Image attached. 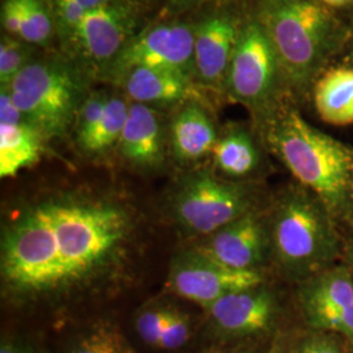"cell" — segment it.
Listing matches in <instances>:
<instances>
[{
	"label": "cell",
	"mask_w": 353,
	"mask_h": 353,
	"mask_svg": "<svg viewBox=\"0 0 353 353\" xmlns=\"http://www.w3.org/2000/svg\"><path fill=\"white\" fill-rule=\"evenodd\" d=\"M270 353H288L279 343L276 344H274V347H272V350H271V352Z\"/></svg>",
	"instance_id": "d590c367"
},
{
	"label": "cell",
	"mask_w": 353,
	"mask_h": 353,
	"mask_svg": "<svg viewBox=\"0 0 353 353\" xmlns=\"http://www.w3.org/2000/svg\"><path fill=\"white\" fill-rule=\"evenodd\" d=\"M214 327L234 338L265 332L276 316V301L270 290L258 285L237 290L217 300L208 307Z\"/></svg>",
	"instance_id": "9a60e30c"
},
{
	"label": "cell",
	"mask_w": 353,
	"mask_h": 353,
	"mask_svg": "<svg viewBox=\"0 0 353 353\" xmlns=\"http://www.w3.org/2000/svg\"><path fill=\"white\" fill-rule=\"evenodd\" d=\"M314 105L319 117L332 126L353 123V68H331L314 83Z\"/></svg>",
	"instance_id": "d6986e66"
},
{
	"label": "cell",
	"mask_w": 353,
	"mask_h": 353,
	"mask_svg": "<svg viewBox=\"0 0 353 353\" xmlns=\"http://www.w3.org/2000/svg\"><path fill=\"white\" fill-rule=\"evenodd\" d=\"M216 0H169L168 7L170 12H185L192 8L214 3Z\"/></svg>",
	"instance_id": "4dcf8cb0"
},
{
	"label": "cell",
	"mask_w": 353,
	"mask_h": 353,
	"mask_svg": "<svg viewBox=\"0 0 353 353\" xmlns=\"http://www.w3.org/2000/svg\"><path fill=\"white\" fill-rule=\"evenodd\" d=\"M92 74L70 55H39L6 87L26 121L45 139L75 126Z\"/></svg>",
	"instance_id": "277c9868"
},
{
	"label": "cell",
	"mask_w": 353,
	"mask_h": 353,
	"mask_svg": "<svg viewBox=\"0 0 353 353\" xmlns=\"http://www.w3.org/2000/svg\"><path fill=\"white\" fill-rule=\"evenodd\" d=\"M268 246L270 233L265 221L255 211H250L210 234L194 250L214 263L249 271L262 265Z\"/></svg>",
	"instance_id": "5bb4252c"
},
{
	"label": "cell",
	"mask_w": 353,
	"mask_h": 353,
	"mask_svg": "<svg viewBox=\"0 0 353 353\" xmlns=\"http://www.w3.org/2000/svg\"><path fill=\"white\" fill-rule=\"evenodd\" d=\"M126 97L145 105H169L196 99V81L192 76L170 68H135L119 83Z\"/></svg>",
	"instance_id": "e0dca14e"
},
{
	"label": "cell",
	"mask_w": 353,
	"mask_h": 353,
	"mask_svg": "<svg viewBox=\"0 0 353 353\" xmlns=\"http://www.w3.org/2000/svg\"><path fill=\"white\" fill-rule=\"evenodd\" d=\"M71 353H134L125 336L110 325H97L83 334Z\"/></svg>",
	"instance_id": "d4e9b609"
},
{
	"label": "cell",
	"mask_w": 353,
	"mask_h": 353,
	"mask_svg": "<svg viewBox=\"0 0 353 353\" xmlns=\"http://www.w3.org/2000/svg\"><path fill=\"white\" fill-rule=\"evenodd\" d=\"M169 135L173 154L182 164L196 163L212 154L219 139L211 117L196 100L185 102L178 110Z\"/></svg>",
	"instance_id": "ac0fdd59"
},
{
	"label": "cell",
	"mask_w": 353,
	"mask_h": 353,
	"mask_svg": "<svg viewBox=\"0 0 353 353\" xmlns=\"http://www.w3.org/2000/svg\"><path fill=\"white\" fill-rule=\"evenodd\" d=\"M110 93L105 90L90 92L80 108L75 122L76 141L81 150L99 126Z\"/></svg>",
	"instance_id": "484cf974"
},
{
	"label": "cell",
	"mask_w": 353,
	"mask_h": 353,
	"mask_svg": "<svg viewBox=\"0 0 353 353\" xmlns=\"http://www.w3.org/2000/svg\"><path fill=\"white\" fill-rule=\"evenodd\" d=\"M265 140L293 176L327 207L334 219L353 217V150L292 108L265 115Z\"/></svg>",
	"instance_id": "6da1fadb"
},
{
	"label": "cell",
	"mask_w": 353,
	"mask_h": 353,
	"mask_svg": "<svg viewBox=\"0 0 353 353\" xmlns=\"http://www.w3.org/2000/svg\"><path fill=\"white\" fill-rule=\"evenodd\" d=\"M299 303L314 331L341 335L353 345V271L348 265H334L300 283Z\"/></svg>",
	"instance_id": "8fae6325"
},
{
	"label": "cell",
	"mask_w": 353,
	"mask_h": 353,
	"mask_svg": "<svg viewBox=\"0 0 353 353\" xmlns=\"http://www.w3.org/2000/svg\"><path fill=\"white\" fill-rule=\"evenodd\" d=\"M1 275L16 292L43 293L64 285L58 241L48 203L28 211L4 233Z\"/></svg>",
	"instance_id": "8992f818"
},
{
	"label": "cell",
	"mask_w": 353,
	"mask_h": 353,
	"mask_svg": "<svg viewBox=\"0 0 353 353\" xmlns=\"http://www.w3.org/2000/svg\"><path fill=\"white\" fill-rule=\"evenodd\" d=\"M316 1L325 4L326 7H331V8H343V7H348L353 4V0H316Z\"/></svg>",
	"instance_id": "e575fe53"
},
{
	"label": "cell",
	"mask_w": 353,
	"mask_h": 353,
	"mask_svg": "<svg viewBox=\"0 0 353 353\" xmlns=\"http://www.w3.org/2000/svg\"><path fill=\"white\" fill-rule=\"evenodd\" d=\"M284 83L278 55L261 24L243 21L228 70L225 92L261 115L274 110L280 84Z\"/></svg>",
	"instance_id": "52a82bcc"
},
{
	"label": "cell",
	"mask_w": 353,
	"mask_h": 353,
	"mask_svg": "<svg viewBox=\"0 0 353 353\" xmlns=\"http://www.w3.org/2000/svg\"><path fill=\"white\" fill-rule=\"evenodd\" d=\"M21 8L23 28L20 38L37 48H48L57 33L49 1L21 0Z\"/></svg>",
	"instance_id": "603a6c76"
},
{
	"label": "cell",
	"mask_w": 353,
	"mask_h": 353,
	"mask_svg": "<svg viewBox=\"0 0 353 353\" xmlns=\"http://www.w3.org/2000/svg\"><path fill=\"white\" fill-rule=\"evenodd\" d=\"M296 353H347L338 335L323 331L309 334Z\"/></svg>",
	"instance_id": "f1b7e54d"
},
{
	"label": "cell",
	"mask_w": 353,
	"mask_h": 353,
	"mask_svg": "<svg viewBox=\"0 0 353 353\" xmlns=\"http://www.w3.org/2000/svg\"><path fill=\"white\" fill-rule=\"evenodd\" d=\"M119 151L127 161L141 169H154L165 157V127L160 112L151 105L130 101Z\"/></svg>",
	"instance_id": "2e32d148"
},
{
	"label": "cell",
	"mask_w": 353,
	"mask_h": 353,
	"mask_svg": "<svg viewBox=\"0 0 353 353\" xmlns=\"http://www.w3.org/2000/svg\"><path fill=\"white\" fill-rule=\"evenodd\" d=\"M190 339L189 319L183 314L173 310L170 321L165 328L164 335L160 341L159 348L176 350L186 344Z\"/></svg>",
	"instance_id": "83f0119b"
},
{
	"label": "cell",
	"mask_w": 353,
	"mask_h": 353,
	"mask_svg": "<svg viewBox=\"0 0 353 353\" xmlns=\"http://www.w3.org/2000/svg\"><path fill=\"white\" fill-rule=\"evenodd\" d=\"M75 1L79 3L84 10L92 11V10L100 8V7H103L106 4H110V3H114V1H118V0H75Z\"/></svg>",
	"instance_id": "1f68e13d"
},
{
	"label": "cell",
	"mask_w": 353,
	"mask_h": 353,
	"mask_svg": "<svg viewBox=\"0 0 353 353\" xmlns=\"http://www.w3.org/2000/svg\"><path fill=\"white\" fill-rule=\"evenodd\" d=\"M173 309H148L143 312L137 318V331L141 341L152 347H157L164 335L165 328L168 326Z\"/></svg>",
	"instance_id": "4316f807"
},
{
	"label": "cell",
	"mask_w": 353,
	"mask_h": 353,
	"mask_svg": "<svg viewBox=\"0 0 353 353\" xmlns=\"http://www.w3.org/2000/svg\"><path fill=\"white\" fill-rule=\"evenodd\" d=\"M139 8L131 0H118L89 11L64 43L70 57L100 77L127 42L139 32Z\"/></svg>",
	"instance_id": "9c48e42d"
},
{
	"label": "cell",
	"mask_w": 353,
	"mask_h": 353,
	"mask_svg": "<svg viewBox=\"0 0 353 353\" xmlns=\"http://www.w3.org/2000/svg\"><path fill=\"white\" fill-rule=\"evenodd\" d=\"M170 68L194 77V29L191 24L166 23L140 29L100 77L119 84L135 68Z\"/></svg>",
	"instance_id": "30bf717a"
},
{
	"label": "cell",
	"mask_w": 353,
	"mask_h": 353,
	"mask_svg": "<svg viewBox=\"0 0 353 353\" xmlns=\"http://www.w3.org/2000/svg\"><path fill=\"white\" fill-rule=\"evenodd\" d=\"M258 270L240 271L214 263L199 252L181 256L172 265L168 284L179 297L208 309L217 300L237 290L262 285Z\"/></svg>",
	"instance_id": "7c38bea8"
},
{
	"label": "cell",
	"mask_w": 353,
	"mask_h": 353,
	"mask_svg": "<svg viewBox=\"0 0 353 353\" xmlns=\"http://www.w3.org/2000/svg\"><path fill=\"white\" fill-rule=\"evenodd\" d=\"M335 219L307 189H293L279 201L271 219L270 246L288 278L303 283L343 256Z\"/></svg>",
	"instance_id": "3957f363"
},
{
	"label": "cell",
	"mask_w": 353,
	"mask_h": 353,
	"mask_svg": "<svg viewBox=\"0 0 353 353\" xmlns=\"http://www.w3.org/2000/svg\"><path fill=\"white\" fill-rule=\"evenodd\" d=\"M214 166L225 176L242 178L254 173L261 161L252 135L242 127H232L216 141Z\"/></svg>",
	"instance_id": "44dd1931"
},
{
	"label": "cell",
	"mask_w": 353,
	"mask_h": 353,
	"mask_svg": "<svg viewBox=\"0 0 353 353\" xmlns=\"http://www.w3.org/2000/svg\"><path fill=\"white\" fill-rule=\"evenodd\" d=\"M343 259H344V263L348 265L353 271V240L350 241L344 249H343Z\"/></svg>",
	"instance_id": "836d02e7"
},
{
	"label": "cell",
	"mask_w": 353,
	"mask_h": 353,
	"mask_svg": "<svg viewBox=\"0 0 353 353\" xmlns=\"http://www.w3.org/2000/svg\"><path fill=\"white\" fill-rule=\"evenodd\" d=\"M352 353H353V345H352Z\"/></svg>",
	"instance_id": "74e56055"
},
{
	"label": "cell",
	"mask_w": 353,
	"mask_h": 353,
	"mask_svg": "<svg viewBox=\"0 0 353 353\" xmlns=\"http://www.w3.org/2000/svg\"><path fill=\"white\" fill-rule=\"evenodd\" d=\"M252 17L278 55L284 83L306 90L341 49L345 29L316 0H256Z\"/></svg>",
	"instance_id": "7a4b0ae2"
},
{
	"label": "cell",
	"mask_w": 353,
	"mask_h": 353,
	"mask_svg": "<svg viewBox=\"0 0 353 353\" xmlns=\"http://www.w3.org/2000/svg\"><path fill=\"white\" fill-rule=\"evenodd\" d=\"M0 353H32L26 347L19 345V344H13V343H3Z\"/></svg>",
	"instance_id": "d6a6232c"
},
{
	"label": "cell",
	"mask_w": 353,
	"mask_h": 353,
	"mask_svg": "<svg viewBox=\"0 0 353 353\" xmlns=\"http://www.w3.org/2000/svg\"><path fill=\"white\" fill-rule=\"evenodd\" d=\"M42 134L26 119L0 123V176L12 178L36 164L43 148Z\"/></svg>",
	"instance_id": "ffe728a7"
},
{
	"label": "cell",
	"mask_w": 353,
	"mask_h": 353,
	"mask_svg": "<svg viewBox=\"0 0 353 353\" xmlns=\"http://www.w3.org/2000/svg\"><path fill=\"white\" fill-rule=\"evenodd\" d=\"M38 49L21 38L3 33L0 38V87H8L26 65L39 57Z\"/></svg>",
	"instance_id": "cb8c5ba5"
},
{
	"label": "cell",
	"mask_w": 353,
	"mask_h": 353,
	"mask_svg": "<svg viewBox=\"0 0 353 353\" xmlns=\"http://www.w3.org/2000/svg\"><path fill=\"white\" fill-rule=\"evenodd\" d=\"M250 211L252 198L246 186L208 172L186 178L174 198L176 220L194 234L210 236Z\"/></svg>",
	"instance_id": "ba28073f"
},
{
	"label": "cell",
	"mask_w": 353,
	"mask_h": 353,
	"mask_svg": "<svg viewBox=\"0 0 353 353\" xmlns=\"http://www.w3.org/2000/svg\"><path fill=\"white\" fill-rule=\"evenodd\" d=\"M224 353H246V352H224Z\"/></svg>",
	"instance_id": "8d00e7d4"
},
{
	"label": "cell",
	"mask_w": 353,
	"mask_h": 353,
	"mask_svg": "<svg viewBox=\"0 0 353 353\" xmlns=\"http://www.w3.org/2000/svg\"><path fill=\"white\" fill-rule=\"evenodd\" d=\"M130 100L126 96L110 94L101 121L81 151L88 154H103L119 144L126 125Z\"/></svg>",
	"instance_id": "7402d4cb"
},
{
	"label": "cell",
	"mask_w": 353,
	"mask_h": 353,
	"mask_svg": "<svg viewBox=\"0 0 353 353\" xmlns=\"http://www.w3.org/2000/svg\"><path fill=\"white\" fill-rule=\"evenodd\" d=\"M58 241L64 285L88 279L110 262L128 232L126 214L103 203H48Z\"/></svg>",
	"instance_id": "5b68a950"
},
{
	"label": "cell",
	"mask_w": 353,
	"mask_h": 353,
	"mask_svg": "<svg viewBox=\"0 0 353 353\" xmlns=\"http://www.w3.org/2000/svg\"><path fill=\"white\" fill-rule=\"evenodd\" d=\"M243 21L228 7L203 14L194 29V79L198 85L225 90L228 70Z\"/></svg>",
	"instance_id": "4fadbf2b"
},
{
	"label": "cell",
	"mask_w": 353,
	"mask_h": 353,
	"mask_svg": "<svg viewBox=\"0 0 353 353\" xmlns=\"http://www.w3.org/2000/svg\"><path fill=\"white\" fill-rule=\"evenodd\" d=\"M0 23L3 33L13 37H21L23 8L21 0H3L0 11Z\"/></svg>",
	"instance_id": "f546056e"
}]
</instances>
